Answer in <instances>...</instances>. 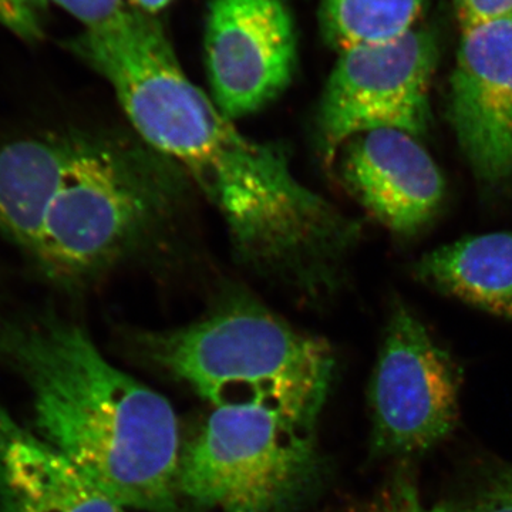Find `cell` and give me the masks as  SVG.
<instances>
[{"label":"cell","instance_id":"obj_7","mask_svg":"<svg viewBox=\"0 0 512 512\" xmlns=\"http://www.w3.org/2000/svg\"><path fill=\"white\" fill-rule=\"evenodd\" d=\"M456 362L404 306L387 323L369 386L377 456H424L453 434L460 414Z\"/></svg>","mask_w":512,"mask_h":512},{"label":"cell","instance_id":"obj_14","mask_svg":"<svg viewBox=\"0 0 512 512\" xmlns=\"http://www.w3.org/2000/svg\"><path fill=\"white\" fill-rule=\"evenodd\" d=\"M424 5L426 0H322L320 29L339 53L379 45L417 28Z\"/></svg>","mask_w":512,"mask_h":512},{"label":"cell","instance_id":"obj_11","mask_svg":"<svg viewBox=\"0 0 512 512\" xmlns=\"http://www.w3.org/2000/svg\"><path fill=\"white\" fill-rule=\"evenodd\" d=\"M83 136V128L69 127L0 136V237L23 258L35 245Z\"/></svg>","mask_w":512,"mask_h":512},{"label":"cell","instance_id":"obj_19","mask_svg":"<svg viewBox=\"0 0 512 512\" xmlns=\"http://www.w3.org/2000/svg\"><path fill=\"white\" fill-rule=\"evenodd\" d=\"M461 28L512 16V0H453Z\"/></svg>","mask_w":512,"mask_h":512},{"label":"cell","instance_id":"obj_12","mask_svg":"<svg viewBox=\"0 0 512 512\" xmlns=\"http://www.w3.org/2000/svg\"><path fill=\"white\" fill-rule=\"evenodd\" d=\"M0 512H126L0 406Z\"/></svg>","mask_w":512,"mask_h":512},{"label":"cell","instance_id":"obj_5","mask_svg":"<svg viewBox=\"0 0 512 512\" xmlns=\"http://www.w3.org/2000/svg\"><path fill=\"white\" fill-rule=\"evenodd\" d=\"M313 430L268 407H217L181 447L178 498L214 512H292L319 484Z\"/></svg>","mask_w":512,"mask_h":512},{"label":"cell","instance_id":"obj_20","mask_svg":"<svg viewBox=\"0 0 512 512\" xmlns=\"http://www.w3.org/2000/svg\"><path fill=\"white\" fill-rule=\"evenodd\" d=\"M124 2H127L131 8L138 10V12L153 16L154 13L167 8L171 0H124Z\"/></svg>","mask_w":512,"mask_h":512},{"label":"cell","instance_id":"obj_9","mask_svg":"<svg viewBox=\"0 0 512 512\" xmlns=\"http://www.w3.org/2000/svg\"><path fill=\"white\" fill-rule=\"evenodd\" d=\"M450 120L478 180L512 175V16L461 28Z\"/></svg>","mask_w":512,"mask_h":512},{"label":"cell","instance_id":"obj_3","mask_svg":"<svg viewBox=\"0 0 512 512\" xmlns=\"http://www.w3.org/2000/svg\"><path fill=\"white\" fill-rule=\"evenodd\" d=\"M187 180L177 164L141 140L84 130L26 262L56 291L89 288L174 217Z\"/></svg>","mask_w":512,"mask_h":512},{"label":"cell","instance_id":"obj_18","mask_svg":"<svg viewBox=\"0 0 512 512\" xmlns=\"http://www.w3.org/2000/svg\"><path fill=\"white\" fill-rule=\"evenodd\" d=\"M66 10L74 19L84 25V29L96 28L117 18L124 9V0H52Z\"/></svg>","mask_w":512,"mask_h":512},{"label":"cell","instance_id":"obj_1","mask_svg":"<svg viewBox=\"0 0 512 512\" xmlns=\"http://www.w3.org/2000/svg\"><path fill=\"white\" fill-rule=\"evenodd\" d=\"M67 49L110 84L138 137L220 211L239 259L306 292L328 288L357 228L188 79L157 19L124 9Z\"/></svg>","mask_w":512,"mask_h":512},{"label":"cell","instance_id":"obj_13","mask_svg":"<svg viewBox=\"0 0 512 512\" xmlns=\"http://www.w3.org/2000/svg\"><path fill=\"white\" fill-rule=\"evenodd\" d=\"M427 285L512 322V231L451 242L420 259Z\"/></svg>","mask_w":512,"mask_h":512},{"label":"cell","instance_id":"obj_17","mask_svg":"<svg viewBox=\"0 0 512 512\" xmlns=\"http://www.w3.org/2000/svg\"><path fill=\"white\" fill-rule=\"evenodd\" d=\"M346 512H447L429 507L421 500L419 491L409 478L397 477L375 497Z\"/></svg>","mask_w":512,"mask_h":512},{"label":"cell","instance_id":"obj_15","mask_svg":"<svg viewBox=\"0 0 512 512\" xmlns=\"http://www.w3.org/2000/svg\"><path fill=\"white\" fill-rule=\"evenodd\" d=\"M447 512H512V466L491 468Z\"/></svg>","mask_w":512,"mask_h":512},{"label":"cell","instance_id":"obj_8","mask_svg":"<svg viewBox=\"0 0 512 512\" xmlns=\"http://www.w3.org/2000/svg\"><path fill=\"white\" fill-rule=\"evenodd\" d=\"M296 59L285 0H211L205 60L212 100L229 119L255 113L284 93Z\"/></svg>","mask_w":512,"mask_h":512},{"label":"cell","instance_id":"obj_4","mask_svg":"<svg viewBox=\"0 0 512 512\" xmlns=\"http://www.w3.org/2000/svg\"><path fill=\"white\" fill-rule=\"evenodd\" d=\"M134 343L214 409L252 404L311 426L335 369L325 340L244 295L224 299L181 328L137 333Z\"/></svg>","mask_w":512,"mask_h":512},{"label":"cell","instance_id":"obj_10","mask_svg":"<svg viewBox=\"0 0 512 512\" xmlns=\"http://www.w3.org/2000/svg\"><path fill=\"white\" fill-rule=\"evenodd\" d=\"M336 160L350 194L396 234H416L440 210L446 183L412 134L387 128L359 134Z\"/></svg>","mask_w":512,"mask_h":512},{"label":"cell","instance_id":"obj_2","mask_svg":"<svg viewBox=\"0 0 512 512\" xmlns=\"http://www.w3.org/2000/svg\"><path fill=\"white\" fill-rule=\"evenodd\" d=\"M0 360L30 393L33 431L124 508L181 512L173 406L53 309L0 318Z\"/></svg>","mask_w":512,"mask_h":512},{"label":"cell","instance_id":"obj_6","mask_svg":"<svg viewBox=\"0 0 512 512\" xmlns=\"http://www.w3.org/2000/svg\"><path fill=\"white\" fill-rule=\"evenodd\" d=\"M439 49L420 26L399 39L339 53L318 116L319 146L335 163L353 137L399 130L420 137L430 126V86Z\"/></svg>","mask_w":512,"mask_h":512},{"label":"cell","instance_id":"obj_16","mask_svg":"<svg viewBox=\"0 0 512 512\" xmlns=\"http://www.w3.org/2000/svg\"><path fill=\"white\" fill-rule=\"evenodd\" d=\"M52 0H0V26L25 42L45 37V23Z\"/></svg>","mask_w":512,"mask_h":512}]
</instances>
